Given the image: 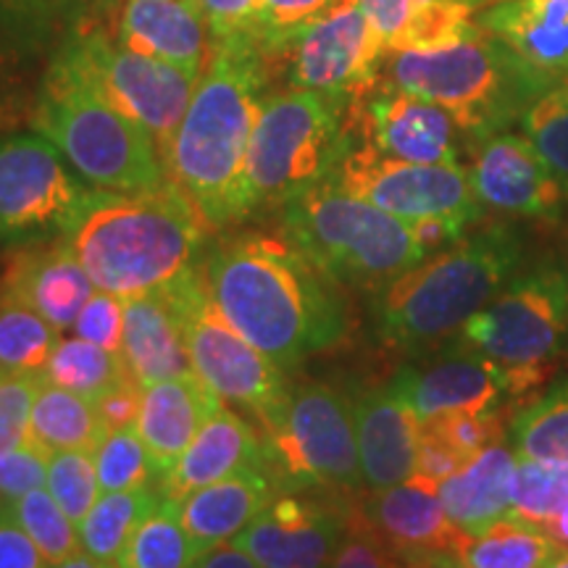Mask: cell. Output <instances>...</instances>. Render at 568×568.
I'll return each mask as SVG.
<instances>
[{
    "label": "cell",
    "instance_id": "cell-1",
    "mask_svg": "<svg viewBox=\"0 0 568 568\" xmlns=\"http://www.w3.org/2000/svg\"><path fill=\"white\" fill-rule=\"evenodd\" d=\"M201 276L213 308L282 372L347 335L339 284L284 237L240 234L205 255Z\"/></svg>",
    "mask_w": 568,
    "mask_h": 568
},
{
    "label": "cell",
    "instance_id": "cell-2",
    "mask_svg": "<svg viewBox=\"0 0 568 568\" xmlns=\"http://www.w3.org/2000/svg\"><path fill=\"white\" fill-rule=\"evenodd\" d=\"M268 59L253 38L211 42L190 109L163 151L166 174L209 230H226L255 211L247 153L266 98Z\"/></svg>",
    "mask_w": 568,
    "mask_h": 568
},
{
    "label": "cell",
    "instance_id": "cell-3",
    "mask_svg": "<svg viewBox=\"0 0 568 568\" xmlns=\"http://www.w3.org/2000/svg\"><path fill=\"white\" fill-rule=\"evenodd\" d=\"M209 224L174 182L151 193L95 190L67 240L101 293L134 297L201 266Z\"/></svg>",
    "mask_w": 568,
    "mask_h": 568
},
{
    "label": "cell",
    "instance_id": "cell-4",
    "mask_svg": "<svg viewBox=\"0 0 568 568\" xmlns=\"http://www.w3.org/2000/svg\"><path fill=\"white\" fill-rule=\"evenodd\" d=\"M521 268L524 243L510 226L493 224L464 234L379 290L376 335L400 353L432 351L456 337Z\"/></svg>",
    "mask_w": 568,
    "mask_h": 568
},
{
    "label": "cell",
    "instance_id": "cell-5",
    "mask_svg": "<svg viewBox=\"0 0 568 568\" xmlns=\"http://www.w3.org/2000/svg\"><path fill=\"white\" fill-rule=\"evenodd\" d=\"M77 174L103 193H151L169 184L161 148L67 61L53 55L30 113Z\"/></svg>",
    "mask_w": 568,
    "mask_h": 568
},
{
    "label": "cell",
    "instance_id": "cell-6",
    "mask_svg": "<svg viewBox=\"0 0 568 568\" xmlns=\"http://www.w3.org/2000/svg\"><path fill=\"white\" fill-rule=\"evenodd\" d=\"M280 232L335 284L382 290L426 258L414 226L326 180L280 209Z\"/></svg>",
    "mask_w": 568,
    "mask_h": 568
},
{
    "label": "cell",
    "instance_id": "cell-7",
    "mask_svg": "<svg viewBox=\"0 0 568 568\" xmlns=\"http://www.w3.org/2000/svg\"><path fill=\"white\" fill-rule=\"evenodd\" d=\"M382 82L439 105L474 142L506 132L548 92L495 34L477 32L435 53H389Z\"/></svg>",
    "mask_w": 568,
    "mask_h": 568
},
{
    "label": "cell",
    "instance_id": "cell-8",
    "mask_svg": "<svg viewBox=\"0 0 568 568\" xmlns=\"http://www.w3.org/2000/svg\"><path fill=\"white\" fill-rule=\"evenodd\" d=\"M347 105L314 90L266 95L247 153L253 209H282L326 182L353 142Z\"/></svg>",
    "mask_w": 568,
    "mask_h": 568
},
{
    "label": "cell",
    "instance_id": "cell-9",
    "mask_svg": "<svg viewBox=\"0 0 568 568\" xmlns=\"http://www.w3.org/2000/svg\"><path fill=\"white\" fill-rule=\"evenodd\" d=\"M453 347L485 355L510 374L514 395L545 379L568 345V266L537 261L466 322Z\"/></svg>",
    "mask_w": 568,
    "mask_h": 568
},
{
    "label": "cell",
    "instance_id": "cell-10",
    "mask_svg": "<svg viewBox=\"0 0 568 568\" xmlns=\"http://www.w3.org/2000/svg\"><path fill=\"white\" fill-rule=\"evenodd\" d=\"M266 471L276 485L326 493L364 487L355 435V403L329 385L290 389L282 416L264 429Z\"/></svg>",
    "mask_w": 568,
    "mask_h": 568
},
{
    "label": "cell",
    "instance_id": "cell-11",
    "mask_svg": "<svg viewBox=\"0 0 568 568\" xmlns=\"http://www.w3.org/2000/svg\"><path fill=\"white\" fill-rule=\"evenodd\" d=\"M172 297L180 314L184 339L195 374L222 400L251 410L261 432L268 429L287 406L290 387L284 372L268 361L258 347H253L226 318L213 308L201 266L176 276L161 287Z\"/></svg>",
    "mask_w": 568,
    "mask_h": 568
},
{
    "label": "cell",
    "instance_id": "cell-12",
    "mask_svg": "<svg viewBox=\"0 0 568 568\" xmlns=\"http://www.w3.org/2000/svg\"><path fill=\"white\" fill-rule=\"evenodd\" d=\"M55 55L101 92L113 109L151 134L161 155L201 82V77L190 71L132 51L103 27L71 30Z\"/></svg>",
    "mask_w": 568,
    "mask_h": 568
},
{
    "label": "cell",
    "instance_id": "cell-13",
    "mask_svg": "<svg viewBox=\"0 0 568 568\" xmlns=\"http://www.w3.org/2000/svg\"><path fill=\"white\" fill-rule=\"evenodd\" d=\"M329 180L410 226L443 222L466 234L481 216V203L460 163L443 166L389 159L355 138Z\"/></svg>",
    "mask_w": 568,
    "mask_h": 568
},
{
    "label": "cell",
    "instance_id": "cell-14",
    "mask_svg": "<svg viewBox=\"0 0 568 568\" xmlns=\"http://www.w3.org/2000/svg\"><path fill=\"white\" fill-rule=\"evenodd\" d=\"M92 193L48 138H0V245L67 237Z\"/></svg>",
    "mask_w": 568,
    "mask_h": 568
},
{
    "label": "cell",
    "instance_id": "cell-15",
    "mask_svg": "<svg viewBox=\"0 0 568 568\" xmlns=\"http://www.w3.org/2000/svg\"><path fill=\"white\" fill-rule=\"evenodd\" d=\"M280 59L290 63L293 88L322 92L351 109L379 84L387 51L361 0H343L303 27Z\"/></svg>",
    "mask_w": 568,
    "mask_h": 568
},
{
    "label": "cell",
    "instance_id": "cell-16",
    "mask_svg": "<svg viewBox=\"0 0 568 568\" xmlns=\"http://www.w3.org/2000/svg\"><path fill=\"white\" fill-rule=\"evenodd\" d=\"M351 516L372 531L395 568H424L437 556H456L468 537L447 516L437 485L418 477L368 489L351 506Z\"/></svg>",
    "mask_w": 568,
    "mask_h": 568
},
{
    "label": "cell",
    "instance_id": "cell-17",
    "mask_svg": "<svg viewBox=\"0 0 568 568\" xmlns=\"http://www.w3.org/2000/svg\"><path fill=\"white\" fill-rule=\"evenodd\" d=\"M351 503H322L297 495H274L268 506L232 539L258 568H332L347 531Z\"/></svg>",
    "mask_w": 568,
    "mask_h": 568
},
{
    "label": "cell",
    "instance_id": "cell-18",
    "mask_svg": "<svg viewBox=\"0 0 568 568\" xmlns=\"http://www.w3.org/2000/svg\"><path fill=\"white\" fill-rule=\"evenodd\" d=\"M355 140L389 159L410 163H460L458 124L439 105L382 82L347 109Z\"/></svg>",
    "mask_w": 568,
    "mask_h": 568
},
{
    "label": "cell",
    "instance_id": "cell-19",
    "mask_svg": "<svg viewBox=\"0 0 568 568\" xmlns=\"http://www.w3.org/2000/svg\"><path fill=\"white\" fill-rule=\"evenodd\" d=\"M466 172L481 209L524 219H556L564 209V187L527 134L506 130L474 142Z\"/></svg>",
    "mask_w": 568,
    "mask_h": 568
},
{
    "label": "cell",
    "instance_id": "cell-20",
    "mask_svg": "<svg viewBox=\"0 0 568 568\" xmlns=\"http://www.w3.org/2000/svg\"><path fill=\"white\" fill-rule=\"evenodd\" d=\"M3 295L38 311L63 332L74 326L77 316L95 295V284L67 240L55 237L13 247L3 274Z\"/></svg>",
    "mask_w": 568,
    "mask_h": 568
},
{
    "label": "cell",
    "instance_id": "cell-21",
    "mask_svg": "<svg viewBox=\"0 0 568 568\" xmlns=\"http://www.w3.org/2000/svg\"><path fill=\"white\" fill-rule=\"evenodd\" d=\"M389 387L422 422L447 410L497 408L503 397L514 395L506 368L485 355L458 347H450L447 358L426 368H403Z\"/></svg>",
    "mask_w": 568,
    "mask_h": 568
},
{
    "label": "cell",
    "instance_id": "cell-22",
    "mask_svg": "<svg viewBox=\"0 0 568 568\" xmlns=\"http://www.w3.org/2000/svg\"><path fill=\"white\" fill-rule=\"evenodd\" d=\"M222 408V397L205 385L197 374L174 376L142 387L138 435L151 458L155 479L172 471L201 426Z\"/></svg>",
    "mask_w": 568,
    "mask_h": 568
},
{
    "label": "cell",
    "instance_id": "cell-23",
    "mask_svg": "<svg viewBox=\"0 0 568 568\" xmlns=\"http://www.w3.org/2000/svg\"><path fill=\"white\" fill-rule=\"evenodd\" d=\"M355 435L366 489H387L414 477L422 418L393 387L374 389L355 403Z\"/></svg>",
    "mask_w": 568,
    "mask_h": 568
},
{
    "label": "cell",
    "instance_id": "cell-24",
    "mask_svg": "<svg viewBox=\"0 0 568 568\" xmlns=\"http://www.w3.org/2000/svg\"><path fill=\"white\" fill-rule=\"evenodd\" d=\"M253 468H266L264 437L237 410L222 406L201 426L172 471L159 479V487L169 500H182L195 489Z\"/></svg>",
    "mask_w": 568,
    "mask_h": 568
},
{
    "label": "cell",
    "instance_id": "cell-25",
    "mask_svg": "<svg viewBox=\"0 0 568 568\" xmlns=\"http://www.w3.org/2000/svg\"><path fill=\"white\" fill-rule=\"evenodd\" d=\"M479 27L548 90L568 80V0H500L479 13Z\"/></svg>",
    "mask_w": 568,
    "mask_h": 568
},
{
    "label": "cell",
    "instance_id": "cell-26",
    "mask_svg": "<svg viewBox=\"0 0 568 568\" xmlns=\"http://www.w3.org/2000/svg\"><path fill=\"white\" fill-rule=\"evenodd\" d=\"M209 21L197 0H124L116 40L142 55L201 77L209 63Z\"/></svg>",
    "mask_w": 568,
    "mask_h": 568
},
{
    "label": "cell",
    "instance_id": "cell-27",
    "mask_svg": "<svg viewBox=\"0 0 568 568\" xmlns=\"http://www.w3.org/2000/svg\"><path fill=\"white\" fill-rule=\"evenodd\" d=\"M122 358L140 389L195 374L180 314L163 290L124 297Z\"/></svg>",
    "mask_w": 568,
    "mask_h": 568
},
{
    "label": "cell",
    "instance_id": "cell-28",
    "mask_svg": "<svg viewBox=\"0 0 568 568\" xmlns=\"http://www.w3.org/2000/svg\"><path fill=\"white\" fill-rule=\"evenodd\" d=\"M276 481L266 468L237 474L216 485L201 487L176 500L180 518L195 550L205 552L232 542L276 495Z\"/></svg>",
    "mask_w": 568,
    "mask_h": 568
},
{
    "label": "cell",
    "instance_id": "cell-29",
    "mask_svg": "<svg viewBox=\"0 0 568 568\" xmlns=\"http://www.w3.org/2000/svg\"><path fill=\"white\" fill-rule=\"evenodd\" d=\"M516 464L514 447L497 443L439 481V500L460 531L479 535L510 516Z\"/></svg>",
    "mask_w": 568,
    "mask_h": 568
},
{
    "label": "cell",
    "instance_id": "cell-30",
    "mask_svg": "<svg viewBox=\"0 0 568 568\" xmlns=\"http://www.w3.org/2000/svg\"><path fill=\"white\" fill-rule=\"evenodd\" d=\"M105 435L109 429L90 397L69 393L42 379L32 406L27 443H32L45 456L67 450L92 453Z\"/></svg>",
    "mask_w": 568,
    "mask_h": 568
},
{
    "label": "cell",
    "instance_id": "cell-31",
    "mask_svg": "<svg viewBox=\"0 0 568 568\" xmlns=\"http://www.w3.org/2000/svg\"><path fill=\"white\" fill-rule=\"evenodd\" d=\"M161 500L163 493L159 481L124 489V493H103L80 524L82 550L116 566V558L122 556L134 529L161 506Z\"/></svg>",
    "mask_w": 568,
    "mask_h": 568
},
{
    "label": "cell",
    "instance_id": "cell-32",
    "mask_svg": "<svg viewBox=\"0 0 568 568\" xmlns=\"http://www.w3.org/2000/svg\"><path fill=\"white\" fill-rule=\"evenodd\" d=\"M558 550L542 527L508 516L468 535L453 558L460 568H545Z\"/></svg>",
    "mask_w": 568,
    "mask_h": 568
},
{
    "label": "cell",
    "instance_id": "cell-33",
    "mask_svg": "<svg viewBox=\"0 0 568 568\" xmlns=\"http://www.w3.org/2000/svg\"><path fill=\"white\" fill-rule=\"evenodd\" d=\"M42 379L69 389V393L90 397L92 403L109 395L111 389L134 385L122 353H111L82 337L55 343L51 358L42 368Z\"/></svg>",
    "mask_w": 568,
    "mask_h": 568
},
{
    "label": "cell",
    "instance_id": "cell-34",
    "mask_svg": "<svg viewBox=\"0 0 568 568\" xmlns=\"http://www.w3.org/2000/svg\"><path fill=\"white\" fill-rule=\"evenodd\" d=\"M510 445L518 458L568 464V379L518 410L510 422Z\"/></svg>",
    "mask_w": 568,
    "mask_h": 568
},
{
    "label": "cell",
    "instance_id": "cell-35",
    "mask_svg": "<svg viewBox=\"0 0 568 568\" xmlns=\"http://www.w3.org/2000/svg\"><path fill=\"white\" fill-rule=\"evenodd\" d=\"M201 552L184 529L176 500L163 497L161 506L134 529L116 568H193Z\"/></svg>",
    "mask_w": 568,
    "mask_h": 568
},
{
    "label": "cell",
    "instance_id": "cell-36",
    "mask_svg": "<svg viewBox=\"0 0 568 568\" xmlns=\"http://www.w3.org/2000/svg\"><path fill=\"white\" fill-rule=\"evenodd\" d=\"M59 329L13 297L0 295V376L42 374Z\"/></svg>",
    "mask_w": 568,
    "mask_h": 568
},
{
    "label": "cell",
    "instance_id": "cell-37",
    "mask_svg": "<svg viewBox=\"0 0 568 568\" xmlns=\"http://www.w3.org/2000/svg\"><path fill=\"white\" fill-rule=\"evenodd\" d=\"M11 516L17 518L19 527L38 545L48 566L61 564V560L82 550L80 527L63 514V508L53 500V495L45 487L32 489V493L21 497L17 506H13Z\"/></svg>",
    "mask_w": 568,
    "mask_h": 568
},
{
    "label": "cell",
    "instance_id": "cell-38",
    "mask_svg": "<svg viewBox=\"0 0 568 568\" xmlns=\"http://www.w3.org/2000/svg\"><path fill=\"white\" fill-rule=\"evenodd\" d=\"M521 130L550 169L568 201V92L552 88L524 111Z\"/></svg>",
    "mask_w": 568,
    "mask_h": 568
},
{
    "label": "cell",
    "instance_id": "cell-39",
    "mask_svg": "<svg viewBox=\"0 0 568 568\" xmlns=\"http://www.w3.org/2000/svg\"><path fill=\"white\" fill-rule=\"evenodd\" d=\"M568 506V464L518 458L510 516L542 524L545 518Z\"/></svg>",
    "mask_w": 568,
    "mask_h": 568
},
{
    "label": "cell",
    "instance_id": "cell-40",
    "mask_svg": "<svg viewBox=\"0 0 568 568\" xmlns=\"http://www.w3.org/2000/svg\"><path fill=\"white\" fill-rule=\"evenodd\" d=\"M92 460H95L101 493H124V489L159 481L134 426L132 429L109 432L103 443L92 450Z\"/></svg>",
    "mask_w": 568,
    "mask_h": 568
},
{
    "label": "cell",
    "instance_id": "cell-41",
    "mask_svg": "<svg viewBox=\"0 0 568 568\" xmlns=\"http://www.w3.org/2000/svg\"><path fill=\"white\" fill-rule=\"evenodd\" d=\"M45 489L63 508V514L80 527L82 518L90 514V508L95 506L98 497L103 495L92 453L67 450L48 456Z\"/></svg>",
    "mask_w": 568,
    "mask_h": 568
},
{
    "label": "cell",
    "instance_id": "cell-42",
    "mask_svg": "<svg viewBox=\"0 0 568 568\" xmlns=\"http://www.w3.org/2000/svg\"><path fill=\"white\" fill-rule=\"evenodd\" d=\"M343 0H258L251 38L266 59H280L284 45L311 21L322 19Z\"/></svg>",
    "mask_w": 568,
    "mask_h": 568
},
{
    "label": "cell",
    "instance_id": "cell-43",
    "mask_svg": "<svg viewBox=\"0 0 568 568\" xmlns=\"http://www.w3.org/2000/svg\"><path fill=\"white\" fill-rule=\"evenodd\" d=\"M422 426L464 460H471L477 453L503 443V418L497 408L447 410L429 422H422Z\"/></svg>",
    "mask_w": 568,
    "mask_h": 568
},
{
    "label": "cell",
    "instance_id": "cell-44",
    "mask_svg": "<svg viewBox=\"0 0 568 568\" xmlns=\"http://www.w3.org/2000/svg\"><path fill=\"white\" fill-rule=\"evenodd\" d=\"M59 24V0H0V40L11 51H38Z\"/></svg>",
    "mask_w": 568,
    "mask_h": 568
},
{
    "label": "cell",
    "instance_id": "cell-45",
    "mask_svg": "<svg viewBox=\"0 0 568 568\" xmlns=\"http://www.w3.org/2000/svg\"><path fill=\"white\" fill-rule=\"evenodd\" d=\"M40 385L42 374L0 376V453L17 450L27 443Z\"/></svg>",
    "mask_w": 568,
    "mask_h": 568
},
{
    "label": "cell",
    "instance_id": "cell-46",
    "mask_svg": "<svg viewBox=\"0 0 568 568\" xmlns=\"http://www.w3.org/2000/svg\"><path fill=\"white\" fill-rule=\"evenodd\" d=\"M45 477L48 456L32 443L0 453V514H11L27 493L45 487Z\"/></svg>",
    "mask_w": 568,
    "mask_h": 568
},
{
    "label": "cell",
    "instance_id": "cell-47",
    "mask_svg": "<svg viewBox=\"0 0 568 568\" xmlns=\"http://www.w3.org/2000/svg\"><path fill=\"white\" fill-rule=\"evenodd\" d=\"M77 337L105 347L111 353H122L124 339V301L116 295L101 293L90 297L82 314L74 322Z\"/></svg>",
    "mask_w": 568,
    "mask_h": 568
},
{
    "label": "cell",
    "instance_id": "cell-48",
    "mask_svg": "<svg viewBox=\"0 0 568 568\" xmlns=\"http://www.w3.org/2000/svg\"><path fill=\"white\" fill-rule=\"evenodd\" d=\"M209 21L211 42L230 38H251L258 0H197Z\"/></svg>",
    "mask_w": 568,
    "mask_h": 568
},
{
    "label": "cell",
    "instance_id": "cell-49",
    "mask_svg": "<svg viewBox=\"0 0 568 568\" xmlns=\"http://www.w3.org/2000/svg\"><path fill=\"white\" fill-rule=\"evenodd\" d=\"M332 568H395V564L372 537V531H366L353 516H347V531L335 552V560H332Z\"/></svg>",
    "mask_w": 568,
    "mask_h": 568
},
{
    "label": "cell",
    "instance_id": "cell-50",
    "mask_svg": "<svg viewBox=\"0 0 568 568\" xmlns=\"http://www.w3.org/2000/svg\"><path fill=\"white\" fill-rule=\"evenodd\" d=\"M0 568H48L38 545L11 514H0Z\"/></svg>",
    "mask_w": 568,
    "mask_h": 568
},
{
    "label": "cell",
    "instance_id": "cell-51",
    "mask_svg": "<svg viewBox=\"0 0 568 568\" xmlns=\"http://www.w3.org/2000/svg\"><path fill=\"white\" fill-rule=\"evenodd\" d=\"M466 460L458 456L456 450H450L445 443H439L437 437H432L429 432H424L422 426V443H418V460H416V474L414 477L439 485V481L456 474Z\"/></svg>",
    "mask_w": 568,
    "mask_h": 568
},
{
    "label": "cell",
    "instance_id": "cell-52",
    "mask_svg": "<svg viewBox=\"0 0 568 568\" xmlns=\"http://www.w3.org/2000/svg\"><path fill=\"white\" fill-rule=\"evenodd\" d=\"M140 393L142 389L138 385H124L111 389L109 395L98 397L95 406L98 414H101L105 429L116 432V429H132L138 424V414H140Z\"/></svg>",
    "mask_w": 568,
    "mask_h": 568
},
{
    "label": "cell",
    "instance_id": "cell-53",
    "mask_svg": "<svg viewBox=\"0 0 568 568\" xmlns=\"http://www.w3.org/2000/svg\"><path fill=\"white\" fill-rule=\"evenodd\" d=\"M416 3H439V0H361V6H364L366 17L372 21L376 34H379V40L389 32V27L395 24V19ZM447 3L471 6V9H477L481 13L487 11L489 6L500 3V0H447Z\"/></svg>",
    "mask_w": 568,
    "mask_h": 568
},
{
    "label": "cell",
    "instance_id": "cell-54",
    "mask_svg": "<svg viewBox=\"0 0 568 568\" xmlns=\"http://www.w3.org/2000/svg\"><path fill=\"white\" fill-rule=\"evenodd\" d=\"M119 0H59L61 21L71 30H88V27H101L105 13L116 9Z\"/></svg>",
    "mask_w": 568,
    "mask_h": 568
},
{
    "label": "cell",
    "instance_id": "cell-55",
    "mask_svg": "<svg viewBox=\"0 0 568 568\" xmlns=\"http://www.w3.org/2000/svg\"><path fill=\"white\" fill-rule=\"evenodd\" d=\"M193 568H258V566H255V560L247 556V552L234 548L232 542H226L197 558Z\"/></svg>",
    "mask_w": 568,
    "mask_h": 568
},
{
    "label": "cell",
    "instance_id": "cell-56",
    "mask_svg": "<svg viewBox=\"0 0 568 568\" xmlns=\"http://www.w3.org/2000/svg\"><path fill=\"white\" fill-rule=\"evenodd\" d=\"M13 53L3 40H0V116L17 109V80H13Z\"/></svg>",
    "mask_w": 568,
    "mask_h": 568
},
{
    "label": "cell",
    "instance_id": "cell-57",
    "mask_svg": "<svg viewBox=\"0 0 568 568\" xmlns=\"http://www.w3.org/2000/svg\"><path fill=\"white\" fill-rule=\"evenodd\" d=\"M539 527L545 529V535H548L560 550H568V506L560 508L558 514L545 518Z\"/></svg>",
    "mask_w": 568,
    "mask_h": 568
},
{
    "label": "cell",
    "instance_id": "cell-58",
    "mask_svg": "<svg viewBox=\"0 0 568 568\" xmlns=\"http://www.w3.org/2000/svg\"><path fill=\"white\" fill-rule=\"evenodd\" d=\"M48 568H116V566H113V564H105V560L92 558L90 552L80 550V552H74V556H71V558L61 560V564L48 566Z\"/></svg>",
    "mask_w": 568,
    "mask_h": 568
},
{
    "label": "cell",
    "instance_id": "cell-59",
    "mask_svg": "<svg viewBox=\"0 0 568 568\" xmlns=\"http://www.w3.org/2000/svg\"><path fill=\"white\" fill-rule=\"evenodd\" d=\"M424 568H460V566L456 564V558L453 556H437V558H432Z\"/></svg>",
    "mask_w": 568,
    "mask_h": 568
},
{
    "label": "cell",
    "instance_id": "cell-60",
    "mask_svg": "<svg viewBox=\"0 0 568 568\" xmlns=\"http://www.w3.org/2000/svg\"><path fill=\"white\" fill-rule=\"evenodd\" d=\"M545 568H568V550H558Z\"/></svg>",
    "mask_w": 568,
    "mask_h": 568
},
{
    "label": "cell",
    "instance_id": "cell-61",
    "mask_svg": "<svg viewBox=\"0 0 568 568\" xmlns=\"http://www.w3.org/2000/svg\"><path fill=\"white\" fill-rule=\"evenodd\" d=\"M560 88H564V90H566V92H568V80H566V82H564V84H560Z\"/></svg>",
    "mask_w": 568,
    "mask_h": 568
}]
</instances>
